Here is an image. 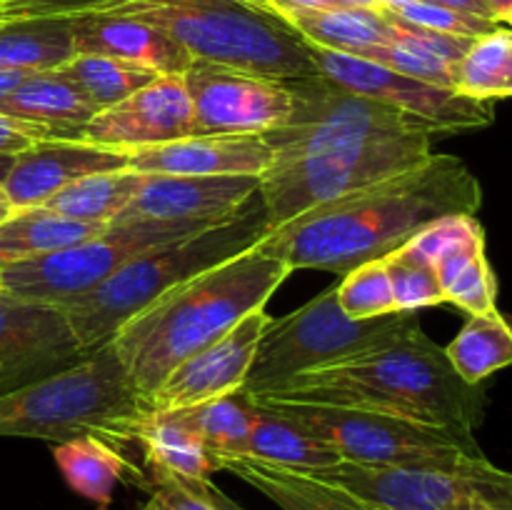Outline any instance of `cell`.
Listing matches in <instances>:
<instances>
[{"label":"cell","instance_id":"obj_1","mask_svg":"<svg viewBox=\"0 0 512 510\" xmlns=\"http://www.w3.org/2000/svg\"><path fill=\"white\" fill-rule=\"evenodd\" d=\"M295 105L263 135L273 160L258 195L270 228L425 163L440 135L425 120L363 98L323 75L290 80Z\"/></svg>","mask_w":512,"mask_h":510},{"label":"cell","instance_id":"obj_2","mask_svg":"<svg viewBox=\"0 0 512 510\" xmlns=\"http://www.w3.org/2000/svg\"><path fill=\"white\" fill-rule=\"evenodd\" d=\"M483 188L460 158L433 153L425 163L270 228L255 250L293 270L345 275L395 253L425 225L448 215H478Z\"/></svg>","mask_w":512,"mask_h":510},{"label":"cell","instance_id":"obj_3","mask_svg":"<svg viewBox=\"0 0 512 510\" xmlns=\"http://www.w3.org/2000/svg\"><path fill=\"white\" fill-rule=\"evenodd\" d=\"M253 398L370 410L463 435H475L485 420L483 385L465 383L423 328L398 343L293 375Z\"/></svg>","mask_w":512,"mask_h":510},{"label":"cell","instance_id":"obj_4","mask_svg":"<svg viewBox=\"0 0 512 510\" xmlns=\"http://www.w3.org/2000/svg\"><path fill=\"white\" fill-rule=\"evenodd\" d=\"M290 275L285 260L250 248L175 285L125 320L110 345L135 395L148 405L175 365L265 308Z\"/></svg>","mask_w":512,"mask_h":510},{"label":"cell","instance_id":"obj_5","mask_svg":"<svg viewBox=\"0 0 512 510\" xmlns=\"http://www.w3.org/2000/svg\"><path fill=\"white\" fill-rule=\"evenodd\" d=\"M268 230V213L255 193L230 218L135 255L93 290L60 305V310L80 345L93 353L110 343L115 330L145 305L193 275L250 250Z\"/></svg>","mask_w":512,"mask_h":510},{"label":"cell","instance_id":"obj_6","mask_svg":"<svg viewBox=\"0 0 512 510\" xmlns=\"http://www.w3.org/2000/svg\"><path fill=\"white\" fill-rule=\"evenodd\" d=\"M150 408L130 388L113 345L105 343L70 368L0 395V438L65 443L93 435L123 450L135 443Z\"/></svg>","mask_w":512,"mask_h":510},{"label":"cell","instance_id":"obj_7","mask_svg":"<svg viewBox=\"0 0 512 510\" xmlns=\"http://www.w3.org/2000/svg\"><path fill=\"white\" fill-rule=\"evenodd\" d=\"M108 13L155 25L193 60L280 80L318 75L310 45L253 0H128Z\"/></svg>","mask_w":512,"mask_h":510},{"label":"cell","instance_id":"obj_8","mask_svg":"<svg viewBox=\"0 0 512 510\" xmlns=\"http://www.w3.org/2000/svg\"><path fill=\"white\" fill-rule=\"evenodd\" d=\"M420 328L418 313L405 310L368 320L350 318L338 303V285H333L293 313L270 318L255 348L245 390L255 395L293 375L398 343Z\"/></svg>","mask_w":512,"mask_h":510},{"label":"cell","instance_id":"obj_9","mask_svg":"<svg viewBox=\"0 0 512 510\" xmlns=\"http://www.w3.org/2000/svg\"><path fill=\"white\" fill-rule=\"evenodd\" d=\"M380 510H512V473L480 455H453L410 465L340 460L315 470Z\"/></svg>","mask_w":512,"mask_h":510},{"label":"cell","instance_id":"obj_10","mask_svg":"<svg viewBox=\"0 0 512 510\" xmlns=\"http://www.w3.org/2000/svg\"><path fill=\"white\" fill-rule=\"evenodd\" d=\"M220 223V220H218ZM215 223L198 220H115L103 233L38 258L0 265V293L30 303L63 305L155 245L185 238Z\"/></svg>","mask_w":512,"mask_h":510},{"label":"cell","instance_id":"obj_11","mask_svg":"<svg viewBox=\"0 0 512 510\" xmlns=\"http://www.w3.org/2000/svg\"><path fill=\"white\" fill-rule=\"evenodd\" d=\"M255 403L298 420L300 425L328 440L348 463L410 465L453 458V455L483 453L475 435H463L438 425L395 418V415L338 408V405L293 403V400H255Z\"/></svg>","mask_w":512,"mask_h":510},{"label":"cell","instance_id":"obj_12","mask_svg":"<svg viewBox=\"0 0 512 510\" xmlns=\"http://www.w3.org/2000/svg\"><path fill=\"white\" fill-rule=\"evenodd\" d=\"M310 55H313L318 75H323L325 80L355 95L378 100V103L403 110L413 118L425 120L440 135L485 128L495 120L493 103L488 100H475L460 95L453 88H440V85L410 78V75L385 68L375 60L340 53V50L315 48V45H310Z\"/></svg>","mask_w":512,"mask_h":510},{"label":"cell","instance_id":"obj_13","mask_svg":"<svg viewBox=\"0 0 512 510\" xmlns=\"http://www.w3.org/2000/svg\"><path fill=\"white\" fill-rule=\"evenodd\" d=\"M183 80L193 103V135H268L293 113L290 80L205 60H193Z\"/></svg>","mask_w":512,"mask_h":510},{"label":"cell","instance_id":"obj_14","mask_svg":"<svg viewBox=\"0 0 512 510\" xmlns=\"http://www.w3.org/2000/svg\"><path fill=\"white\" fill-rule=\"evenodd\" d=\"M90 355L58 305L0 293V395Z\"/></svg>","mask_w":512,"mask_h":510},{"label":"cell","instance_id":"obj_15","mask_svg":"<svg viewBox=\"0 0 512 510\" xmlns=\"http://www.w3.org/2000/svg\"><path fill=\"white\" fill-rule=\"evenodd\" d=\"M195 133L193 103L183 75H158L120 103L95 113L73 140L100 148L135 150Z\"/></svg>","mask_w":512,"mask_h":510},{"label":"cell","instance_id":"obj_16","mask_svg":"<svg viewBox=\"0 0 512 510\" xmlns=\"http://www.w3.org/2000/svg\"><path fill=\"white\" fill-rule=\"evenodd\" d=\"M268 323L270 315L265 308L245 315L235 328L175 365L153 390L148 408L155 413L193 408L205 400L245 388L255 348Z\"/></svg>","mask_w":512,"mask_h":510},{"label":"cell","instance_id":"obj_17","mask_svg":"<svg viewBox=\"0 0 512 510\" xmlns=\"http://www.w3.org/2000/svg\"><path fill=\"white\" fill-rule=\"evenodd\" d=\"M258 185L255 175H145L143 188L118 220L218 223L243 208Z\"/></svg>","mask_w":512,"mask_h":510},{"label":"cell","instance_id":"obj_18","mask_svg":"<svg viewBox=\"0 0 512 510\" xmlns=\"http://www.w3.org/2000/svg\"><path fill=\"white\" fill-rule=\"evenodd\" d=\"M128 168V153L80 140H40L18 153L3 183V195L13 210L38 208L58 190L85 175Z\"/></svg>","mask_w":512,"mask_h":510},{"label":"cell","instance_id":"obj_19","mask_svg":"<svg viewBox=\"0 0 512 510\" xmlns=\"http://www.w3.org/2000/svg\"><path fill=\"white\" fill-rule=\"evenodd\" d=\"M128 168L143 175H260L273 160L263 135H188L125 150Z\"/></svg>","mask_w":512,"mask_h":510},{"label":"cell","instance_id":"obj_20","mask_svg":"<svg viewBox=\"0 0 512 510\" xmlns=\"http://www.w3.org/2000/svg\"><path fill=\"white\" fill-rule=\"evenodd\" d=\"M75 53L110 55L143 65L160 75H183L193 58L155 25L115 13H90L73 18Z\"/></svg>","mask_w":512,"mask_h":510},{"label":"cell","instance_id":"obj_21","mask_svg":"<svg viewBox=\"0 0 512 510\" xmlns=\"http://www.w3.org/2000/svg\"><path fill=\"white\" fill-rule=\"evenodd\" d=\"M220 470L238 475L240 480L260 490L265 498L273 500L280 510H380L350 490L315 478L305 470L280 468V465L248 458V455L225 460Z\"/></svg>","mask_w":512,"mask_h":510},{"label":"cell","instance_id":"obj_22","mask_svg":"<svg viewBox=\"0 0 512 510\" xmlns=\"http://www.w3.org/2000/svg\"><path fill=\"white\" fill-rule=\"evenodd\" d=\"M0 113L50 130L55 140H73L95 115L93 105L58 70L30 73L13 93L0 98Z\"/></svg>","mask_w":512,"mask_h":510},{"label":"cell","instance_id":"obj_23","mask_svg":"<svg viewBox=\"0 0 512 510\" xmlns=\"http://www.w3.org/2000/svg\"><path fill=\"white\" fill-rule=\"evenodd\" d=\"M283 20L308 45L350 55H363L395 38L393 20L385 8L295 10L283 15Z\"/></svg>","mask_w":512,"mask_h":510},{"label":"cell","instance_id":"obj_24","mask_svg":"<svg viewBox=\"0 0 512 510\" xmlns=\"http://www.w3.org/2000/svg\"><path fill=\"white\" fill-rule=\"evenodd\" d=\"M248 458L280 465V468L305 470V473L330 468V465H338L343 460L328 440L315 435L298 420L288 418L273 408H265L260 403H255V420L248 438Z\"/></svg>","mask_w":512,"mask_h":510},{"label":"cell","instance_id":"obj_25","mask_svg":"<svg viewBox=\"0 0 512 510\" xmlns=\"http://www.w3.org/2000/svg\"><path fill=\"white\" fill-rule=\"evenodd\" d=\"M135 443L143 448L148 470L155 473L175 475L180 480H210L215 470L208 450L180 410H150L138 428Z\"/></svg>","mask_w":512,"mask_h":510},{"label":"cell","instance_id":"obj_26","mask_svg":"<svg viewBox=\"0 0 512 510\" xmlns=\"http://www.w3.org/2000/svg\"><path fill=\"white\" fill-rule=\"evenodd\" d=\"M108 225L65 218L43 205L13 210L0 223V265L70 248V245L103 233Z\"/></svg>","mask_w":512,"mask_h":510},{"label":"cell","instance_id":"obj_27","mask_svg":"<svg viewBox=\"0 0 512 510\" xmlns=\"http://www.w3.org/2000/svg\"><path fill=\"white\" fill-rule=\"evenodd\" d=\"M180 413L195 430L200 443L205 445L215 470H220L225 460L248 455V438L255 420V400L245 388L205 400L193 408H183Z\"/></svg>","mask_w":512,"mask_h":510},{"label":"cell","instance_id":"obj_28","mask_svg":"<svg viewBox=\"0 0 512 510\" xmlns=\"http://www.w3.org/2000/svg\"><path fill=\"white\" fill-rule=\"evenodd\" d=\"M53 458L63 473L65 483L83 498L93 500L100 508L110 503L113 488L128 475H140L125 460L118 448L93 435H80L65 443H55Z\"/></svg>","mask_w":512,"mask_h":510},{"label":"cell","instance_id":"obj_29","mask_svg":"<svg viewBox=\"0 0 512 510\" xmlns=\"http://www.w3.org/2000/svg\"><path fill=\"white\" fill-rule=\"evenodd\" d=\"M73 55V18L18 20L0 28V70L45 73Z\"/></svg>","mask_w":512,"mask_h":510},{"label":"cell","instance_id":"obj_30","mask_svg":"<svg viewBox=\"0 0 512 510\" xmlns=\"http://www.w3.org/2000/svg\"><path fill=\"white\" fill-rule=\"evenodd\" d=\"M445 355L465 383L483 385L490 375L512 365V325L498 308L468 315Z\"/></svg>","mask_w":512,"mask_h":510},{"label":"cell","instance_id":"obj_31","mask_svg":"<svg viewBox=\"0 0 512 510\" xmlns=\"http://www.w3.org/2000/svg\"><path fill=\"white\" fill-rule=\"evenodd\" d=\"M145 175L138 170H110V173L85 175L75 183L45 200L43 208L85 223H113L130 205V200L140 193Z\"/></svg>","mask_w":512,"mask_h":510},{"label":"cell","instance_id":"obj_32","mask_svg":"<svg viewBox=\"0 0 512 510\" xmlns=\"http://www.w3.org/2000/svg\"><path fill=\"white\" fill-rule=\"evenodd\" d=\"M435 275L443 288L445 303H453L468 315L495 310L498 280L485 255V235L443 255L435 263Z\"/></svg>","mask_w":512,"mask_h":510},{"label":"cell","instance_id":"obj_33","mask_svg":"<svg viewBox=\"0 0 512 510\" xmlns=\"http://www.w3.org/2000/svg\"><path fill=\"white\" fill-rule=\"evenodd\" d=\"M58 73L80 90L95 113L120 103L160 75L128 60L93 53H75L68 63L60 65Z\"/></svg>","mask_w":512,"mask_h":510},{"label":"cell","instance_id":"obj_34","mask_svg":"<svg viewBox=\"0 0 512 510\" xmlns=\"http://www.w3.org/2000/svg\"><path fill=\"white\" fill-rule=\"evenodd\" d=\"M510 48L512 30L508 25H500L493 33L475 38L463 60L453 68V88L460 95L488 100V103L503 98Z\"/></svg>","mask_w":512,"mask_h":510},{"label":"cell","instance_id":"obj_35","mask_svg":"<svg viewBox=\"0 0 512 510\" xmlns=\"http://www.w3.org/2000/svg\"><path fill=\"white\" fill-rule=\"evenodd\" d=\"M338 303L343 313L355 320L398 313L385 260H370L345 273L338 283Z\"/></svg>","mask_w":512,"mask_h":510},{"label":"cell","instance_id":"obj_36","mask_svg":"<svg viewBox=\"0 0 512 510\" xmlns=\"http://www.w3.org/2000/svg\"><path fill=\"white\" fill-rule=\"evenodd\" d=\"M385 268H388L390 285H393L395 305L405 313H418L423 308L445 303L443 288L438 283L435 268L408 248H398L395 253L385 255Z\"/></svg>","mask_w":512,"mask_h":510},{"label":"cell","instance_id":"obj_37","mask_svg":"<svg viewBox=\"0 0 512 510\" xmlns=\"http://www.w3.org/2000/svg\"><path fill=\"white\" fill-rule=\"evenodd\" d=\"M393 28H395V38L390 40L388 45H378V48L365 50L360 58L375 60V63L385 65V68L398 70V73L410 75V78L425 80V83L430 85L453 88V68H450L448 63H443L440 58H435L433 53H428V50H425L423 45L415 43L413 38H408V35L395 25V20H393Z\"/></svg>","mask_w":512,"mask_h":510},{"label":"cell","instance_id":"obj_38","mask_svg":"<svg viewBox=\"0 0 512 510\" xmlns=\"http://www.w3.org/2000/svg\"><path fill=\"white\" fill-rule=\"evenodd\" d=\"M390 13L395 18L405 20V23L418 25V28L435 30V33L460 35V38H480V35L493 33V30H498L503 25L488 18H478V15L460 13V10L448 8V5H438L433 0H413V3L400 5V8L390 10Z\"/></svg>","mask_w":512,"mask_h":510},{"label":"cell","instance_id":"obj_39","mask_svg":"<svg viewBox=\"0 0 512 510\" xmlns=\"http://www.w3.org/2000/svg\"><path fill=\"white\" fill-rule=\"evenodd\" d=\"M203 480H180L148 470L150 500L140 510H215L200 490Z\"/></svg>","mask_w":512,"mask_h":510},{"label":"cell","instance_id":"obj_40","mask_svg":"<svg viewBox=\"0 0 512 510\" xmlns=\"http://www.w3.org/2000/svg\"><path fill=\"white\" fill-rule=\"evenodd\" d=\"M40 140H55L53 133L40 125L23 123L18 118L0 113V155H18Z\"/></svg>","mask_w":512,"mask_h":510},{"label":"cell","instance_id":"obj_41","mask_svg":"<svg viewBox=\"0 0 512 510\" xmlns=\"http://www.w3.org/2000/svg\"><path fill=\"white\" fill-rule=\"evenodd\" d=\"M263 8L273 10L275 15H288V13H295V10H315V8H328V3L325 0H258Z\"/></svg>","mask_w":512,"mask_h":510},{"label":"cell","instance_id":"obj_42","mask_svg":"<svg viewBox=\"0 0 512 510\" xmlns=\"http://www.w3.org/2000/svg\"><path fill=\"white\" fill-rule=\"evenodd\" d=\"M200 490H203V495H205V498H208V503L213 505L215 510H245L243 505H238L233 498H228V495H225L223 490L215 488V485L210 483V480H203V483H200Z\"/></svg>","mask_w":512,"mask_h":510},{"label":"cell","instance_id":"obj_43","mask_svg":"<svg viewBox=\"0 0 512 510\" xmlns=\"http://www.w3.org/2000/svg\"><path fill=\"white\" fill-rule=\"evenodd\" d=\"M433 3L438 5H448V8H455L460 10V13H470V15H478V18H488V20H495L493 15H490V10L485 8L483 0H433ZM498 23V20H495Z\"/></svg>","mask_w":512,"mask_h":510},{"label":"cell","instance_id":"obj_44","mask_svg":"<svg viewBox=\"0 0 512 510\" xmlns=\"http://www.w3.org/2000/svg\"><path fill=\"white\" fill-rule=\"evenodd\" d=\"M30 73H18V70H0V98H5L8 93H13Z\"/></svg>","mask_w":512,"mask_h":510},{"label":"cell","instance_id":"obj_45","mask_svg":"<svg viewBox=\"0 0 512 510\" xmlns=\"http://www.w3.org/2000/svg\"><path fill=\"white\" fill-rule=\"evenodd\" d=\"M483 3L498 23H505V18L512 13V0H483Z\"/></svg>","mask_w":512,"mask_h":510},{"label":"cell","instance_id":"obj_46","mask_svg":"<svg viewBox=\"0 0 512 510\" xmlns=\"http://www.w3.org/2000/svg\"><path fill=\"white\" fill-rule=\"evenodd\" d=\"M18 10H15L13 0H0V28L10 23H18Z\"/></svg>","mask_w":512,"mask_h":510},{"label":"cell","instance_id":"obj_47","mask_svg":"<svg viewBox=\"0 0 512 510\" xmlns=\"http://www.w3.org/2000/svg\"><path fill=\"white\" fill-rule=\"evenodd\" d=\"M328 8H380L375 0H325Z\"/></svg>","mask_w":512,"mask_h":510},{"label":"cell","instance_id":"obj_48","mask_svg":"<svg viewBox=\"0 0 512 510\" xmlns=\"http://www.w3.org/2000/svg\"><path fill=\"white\" fill-rule=\"evenodd\" d=\"M88 3L95 5V13H108V10L118 8V5L128 3V0H88Z\"/></svg>","mask_w":512,"mask_h":510},{"label":"cell","instance_id":"obj_49","mask_svg":"<svg viewBox=\"0 0 512 510\" xmlns=\"http://www.w3.org/2000/svg\"><path fill=\"white\" fill-rule=\"evenodd\" d=\"M13 158H15V155H0V188H3L5 178H8L10 165H13Z\"/></svg>","mask_w":512,"mask_h":510},{"label":"cell","instance_id":"obj_50","mask_svg":"<svg viewBox=\"0 0 512 510\" xmlns=\"http://www.w3.org/2000/svg\"><path fill=\"white\" fill-rule=\"evenodd\" d=\"M503 98H512V48H510V60H508V75H505Z\"/></svg>","mask_w":512,"mask_h":510},{"label":"cell","instance_id":"obj_51","mask_svg":"<svg viewBox=\"0 0 512 510\" xmlns=\"http://www.w3.org/2000/svg\"><path fill=\"white\" fill-rule=\"evenodd\" d=\"M375 3H378L380 8H385V10H395V8H400V5L413 3V0H375Z\"/></svg>","mask_w":512,"mask_h":510},{"label":"cell","instance_id":"obj_52","mask_svg":"<svg viewBox=\"0 0 512 510\" xmlns=\"http://www.w3.org/2000/svg\"><path fill=\"white\" fill-rule=\"evenodd\" d=\"M10 213H13V208H10L8 200H5V195H3V190H0V223H3Z\"/></svg>","mask_w":512,"mask_h":510},{"label":"cell","instance_id":"obj_53","mask_svg":"<svg viewBox=\"0 0 512 510\" xmlns=\"http://www.w3.org/2000/svg\"><path fill=\"white\" fill-rule=\"evenodd\" d=\"M503 25H508V28L512 30V13L508 15V18H505V23H503Z\"/></svg>","mask_w":512,"mask_h":510},{"label":"cell","instance_id":"obj_54","mask_svg":"<svg viewBox=\"0 0 512 510\" xmlns=\"http://www.w3.org/2000/svg\"><path fill=\"white\" fill-rule=\"evenodd\" d=\"M253 3H258V0H253ZM258 5H260V3H258Z\"/></svg>","mask_w":512,"mask_h":510}]
</instances>
